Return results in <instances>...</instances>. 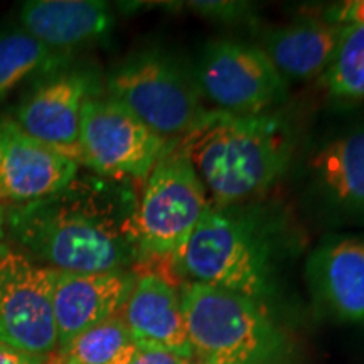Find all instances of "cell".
Wrapping results in <instances>:
<instances>
[{"label":"cell","mask_w":364,"mask_h":364,"mask_svg":"<svg viewBox=\"0 0 364 364\" xmlns=\"http://www.w3.org/2000/svg\"><path fill=\"white\" fill-rule=\"evenodd\" d=\"M129 182L76 176L56 194L4 211L2 230L16 248L54 270H129L142 258L139 199Z\"/></svg>","instance_id":"1"},{"label":"cell","mask_w":364,"mask_h":364,"mask_svg":"<svg viewBox=\"0 0 364 364\" xmlns=\"http://www.w3.org/2000/svg\"><path fill=\"white\" fill-rule=\"evenodd\" d=\"M176 149L188 159L216 206L258 198L285 174L295 136L284 117L208 110Z\"/></svg>","instance_id":"2"},{"label":"cell","mask_w":364,"mask_h":364,"mask_svg":"<svg viewBox=\"0 0 364 364\" xmlns=\"http://www.w3.org/2000/svg\"><path fill=\"white\" fill-rule=\"evenodd\" d=\"M280 221L247 204H209L179 257L189 282L243 295L272 311L284 257Z\"/></svg>","instance_id":"3"},{"label":"cell","mask_w":364,"mask_h":364,"mask_svg":"<svg viewBox=\"0 0 364 364\" xmlns=\"http://www.w3.org/2000/svg\"><path fill=\"white\" fill-rule=\"evenodd\" d=\"M179 294L194 356L204 364H294L292 341L267 307L198 282Z\"/></svg>","instance_id":"4"},{"label":"cell","mask_w":364,"mask_h":364,"mask_svg":"<svg viewBox=\"0 0 364 364\" xmlns=\"http://www.w3.org/2000/svg\"><path fill=\"white\" fill-rule=\"evenodd\" d=\"M107 90L110 98L164 139H181L209 110L196 85L193 68L157 48L130 54L113 68Z\"/></svg>","instance_id":"5"},{"label":"cell","mask_w":364,"mask_h":364,"mask_svg":"<svg viewBox=\"0 0 364 364\" xmlns=\"http://www.w3.org/2000/svg\"><path fill=\"white\" fill-rule=\"evenodd\" d=\"M208 208L203 181L172 145L149 174L136 206L142 258L172 257L176 260Z\"/></svg>","instance_id":"6"},{"label":"cell","mask_w":364,"mask_h":364,"mask_svg":"<svg viewBox=\"0 0 364 364\" xmlns=\"http://www.w3.org/2000/svg\"><path fill=\"white\" fill-rule=\"evenodd\" d=\"M203 100L213 110L258 115L285 102L289 81L277 71L260 46L218 39L203 49L193 68Z\"/></svg>","instance_id":"7"},{"label":"cell","mask_w":364,"mask_h":364,"mask_svg":"<svg viewBox=\"0 0 364 364\" xmlns=\"http://www.w3.org/2000/svg\"><path fill=\"white\" fill-rule=\"evenodd\" d=\"M172 145L113 98L91 97L81 112L83 166L118 181L145 179Z\"/></svg>","instance_id":"8"},{"label":"cell","mask_w":364,"mask_h":364,"mask_svg":"<svg viewBox=\"0 0 364 364\" xmlns=\"http://www.w3.org/2000/svg\"><path fill=\"white\" fill-rule=\"evenodd\" d=\"M54 268L0 241V343L46 359L58 348Z\"/></svg>","instance_id":"9"},{"label":"cell","mask_w":364,"mask_h":364,"mask_svg":"<svg viewBox=\"0 0 364 364\" xmlns=\"http://www.w3.org/2000/svg\"><path fill=\"white\" fill-rule=\"evenodd\" d=\"M93 75L85 70H59L44 76L16 110V124L38 142L48 145L78 166L81 112L95 97Z\"/></svg>","instance_id":"10"},{"label":"cell","mask_w":364,"mask_h":364,"mask_svg":"<svg viewBox=\"0 0 364 364\" xmlns=\"http://www.w3.org/2000/svg\"><path fill=\"white\" fill-rule=\"evenodd\" d=\"M307 196L332 225L364 221V118L336 134L311 157Z\"/></svg>","instance_id":"11"},{"label":"cell","mask_w":364,"mask_h":364,"mask_svg":"<svg viewBox=\"0 0 364 364\" xmlns=\"http://www.w3.org/2000/svg\"><path fill=\"white\" fill-rule=\"evenodd\" d=\"M80 166L27 135L16 120L0 118V201L26 204L65 189Z\"/></svg>","instance_id":"12"},{"label":"cell","mask_w":364,"mask_h":364,"mask_svg":"<svg viewBox=\"0 0 364 364\" xmlns=\"http://www.w3.org/2000/svg\"><path fill=\"white\" fill-rule=\"evenodd\" d=\"M314 302L336 321L364 324V235L322 240L306 262Z\"/></svg>","instance_id":"13"},{"label":"cell","mask_w":364,"mask_h":364,"mask_svg":"<svg viewBox=\"0 0 364 364\" xmlns=\"http://www.w3.org/2000/svg\"><path fill=\"white\" fill-rule=\"evenodd\" d=\"M130 270L75 273L56 270L53 290L58 346L90 327L120 316L134 289Z\"/></svg>","instance_id":"14"},{"label":"cell","mask_w":364,"mask_h":364,"mask_svg":"<svg viewBox=\"0 0 364 364\" xmlns=\"http://www.w3.org/2000/svg\"><path fill=\"white\" fill-rule=\"evenodd\" d=\"M120 316L135 344L164 349L184 359L194 356L181 294L157 273L135 277L134 289Z\"/></svg>","instance_id":"15"},{"label":"cell","mask_w":364,"mask_h":364,"mask_svg":"<svg viewBox=\"0 0 364 364\" xmlns=\"http://www.w3.org/2000/svg\"><path fill=\"white\" fill-rule=\"evenodd\" d=\"M19 22L53 51L70 54L107 38L115 19L112 7L98 0H33L21 7Z\"/></svg>","instance_id":"16"},{"label":"cell","mask_w":364,"mask_h":364,"mask_svg":"<svg viewBox=\"0 0 364 364\" xmlns=\"http://www.w3.org/2000/svg\"><path fill=\"white\" fill-rule=\"evenodd\" d=\"M344 33L331 21L299 19L265 31L260 48L287 81L312 80L331 66Z\"/></svg>","instance_id":"17"},{"label":"cell","mask_w":364,"mask_h":364,"mask_svg":"<svg viewBox=\"0 0 364 364\" xmlns=\"http://www.w3.org/2000/svg\"><path fill=\"white\" fill-rule=\"evenodd\" d=\"M70 54L53 51L24 29L0 33V100L33 76L65 70Z\"/></svg>","instance_id":"18"},{"label":"cell","mask_w":364,"mask_h":364,"mask_svg":"<svg viewBox=\"0 0 364 364\" xmlns=\"http://www.w3.org/2000/svg\"><path fill=\"white\" fill-rule=\"evenodd\" d=\"M129 343L130 332L122 316H117L58 346L44 364H110Z\"/></svg>","instance_id":"19"},{"label":"cell","mask_w":364,"mask_h":364,"mask_svg":"<svg viewBox=\"0 0 364 364\" xmlns=\"http://www.w3.org/2000/svg\"><path fill=\"white\" fill-rule=\"evenodd\" d=\"M322 78L334 98H364V26H346L338 53Z\"/></svg>","instance_id":"20"},{"label":"cell","mask_w":364,"mask_h":364,"mask_svg":"<svg viewBox=\"0 0 364 364\" xmlns=\"http://www.w3.org/2000/svg\"><path fill=\"white\" fill-rule=\"evenodd\" d=\"M110 364H189V359L159 348L139 346L132 341L112 359Z\"/></svg>","instance_id":"21"},{"label":"cell","mask_w":364,"mask_h":364,"mask_svg":"<svg viewBox=\"0 0 364 364\" xmlns=\"http://www.w3.org/2000/svg\"><path fill=\"white\" fill-rule=\"evenodd\" d=\"M189 7L203 17L218 22H245L253 7L245 2H191Z\"/></svg>","instance_id":"22"},{"label":"cell","mask_w":364,"mask_h":364,"mask_svg":"<svg viewBox=\"0 0 364 364\" xmlns=\"http://www.w3.org/2000/svg\"><path fill=\"white\" fill-rule=\"evenodd\" d=\"M326 21L341 26H364V0H353L331 7Z\"/></svg>","instance_id":"23"},{"label":"cell","mask_w":364,"mask_h":364,"mask_svg":"<svg viewBox=\"0 0 364 364\" xmlns=\"http://www.w3.org/2000/svg\"><path fill=\"white\" fill-rule=\"evenodd\" d=\"M0 364H44V359L0 343Z\"/></svg>","instance_id":"24"},{"label":"cell","mask_w":364,"mask_h":364,"mask_svg":"<svg viewBox=\"0 0 364 364\" xmlns=\"http://www.w3.org/2000/svg\"><path fill=\"white\" fill-rule=\"evenodd\" d=\"M2 223H4V211H2V208H0V235L4 233V230H2Z\"/></svg>","instance_id":"25"}]
</instances>
